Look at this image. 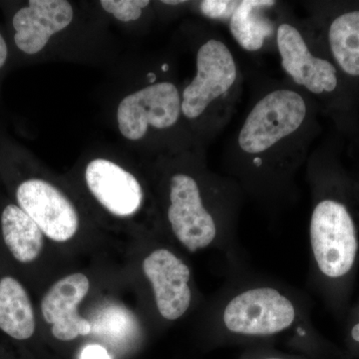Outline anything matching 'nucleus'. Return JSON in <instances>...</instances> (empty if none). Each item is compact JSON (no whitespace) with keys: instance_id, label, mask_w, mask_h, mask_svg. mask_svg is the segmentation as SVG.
<instances>
[{"instance_id":"3","label":"nucleus","mask_w":359,"mask_h":359,"mask_svg":"<svg viewBox=\"0 0 359 359\" xmlns=\"http://www.w3.org/2000/svg\"><path fill=\"white\" fill-rule=\"evenodd\" d=\"M212 313V341L222 346L271 344L314 359H346L314 327L311 301L266 276L237 275L224 283Z\"/></svg>"},{"instance_id":"11","label":"nucleus","mask_w":359,"mask_h":359,"mask_svg":"<svg viewBox=\"0 0 359 359\" xmlns=\"http://www.w3.org/2000/svg\"><path fill=\"white\" fill-rule=\"evenodd\" d=\"M90 283L83 273L61 278L47 290L40 304L42 318L51 325V332L61 341H70L91 332L89 320L81 318L78 306L88 294Z\"/></svg>"},{"instance_id":"12","label":"nucleus","mask_w":359,"mask_h":359,"mask_svg":"<svg viewBox=\"0 0 359 359\" xmlns=\"http://www.w3.org/2000/svg\"><path fill=\"white\" fill-rule=\"evenodd\" d=\"M85 180L92 195L111 214L129 217L140 209L144 200L141 184L112 161L102 158L91 161Z\"/></svg>"},{"instance_id":"17","label":"nucleus","mask_w":359,"mask_h":359,"mask_svg":"<svg viewBox=\"0 0 359 359\" xmlns=\"http://www.w3.org/2000/svg\"><path fill=\"white\" fill-rule=\"evenodd\" d=\"M104 11L112 14L118 20L128 22L139 20L142 11L150 4L149 0H102Z\"/></svg>"},{"instance_id":"1","label":"nucleus","mask_w":359,"mask_h":359,"mask_svg":"<svg viewBox=\"0 0 359 359\" xmlns=\"http://www.w3.org/2000/svg\"><path fill=\"white\" fill-rule=\"evenodd\" d=\"M320 105L290 87L259 97L233 140L231 172L245 195L269 209L294 197V176L320 133Z\"/></svg>"},{"instance_id":"25","label":"nucleus","mask_w":359,"mask_h":359,"mask_svg":"<svg viewBox=\"0 0 359 359\" xmlns=\"http://www.w3.org/2000/svg\"><path fill=\"white\" fill-rule=\"evenodd\" d=\"M0 359H1V358H0Z\"/></svg>"},{"instance_id":"7","label":"nucleus","mask_w":359,"mask_h":359,"mask_svg":"<svg viewBox=\"0 0 359 359\" xmlns=\"http://www.w3.org/2000/svg\"><path fill=\"white\" fill-rule=\"evenodd\" d=\"M181 115V93L172 82L163 81L125 97L118 107L117 120L123 136L136 141L145 136L149 127L172 128Z\"/></svg>"},{"instance_id":"13","label":"nucleus","mask_w":359,"mask_h":359,"mask_svg":"<svg viewBox=\"0 0 359 359\" xmlns=\"http://www.w3.org/2000/svg\"><path fill=\"white\" fill-rule=\"evenodd\" d=\"M73 20L66 0H30L13 16L14 41L20 50L33 55L46 46L52 35L65 29Z\"/></svg>"},{"instance_id":"22","label":"nucleus","mask_w":359,"mask_h":359,"mask_svg":"<svg viewBox=\"0 0 359 359\" xmlns=\"http://www.w3.org/2000/svg\"><path fill=\"white\" fill-rule=\"evenodd\" d=\"M8 50H7V45L2 35L0 34V68L6 65Z\"/></svg>"},{"instance_id":"20","label":"nucleus","mask_w":359,"mask_h":359,"mask_svg":"<svg viewBox=\"0 0 359 359\" xmlns=\"http://www.w3.org/2000/svg\"><path fill=\"white\" fill-rule=\"evenodd\" d=\"M240 1L236 0H205L199 4L200 11L212 20H230Z\"/></svg>"},{"instance_id":"21","label":"nucleus","mask_w":359,"mask_h":359,"mask_svg":"<svg viewBox=\"0 0 359 359\" xmlns=\"http://www.w3.org/2000/svg\"><path fill=\"white\" fill-rule=\"evenodd\" d=\"M81 359H111L110 354L99 344H90L82 351Z\"/></svg>"},{"instance_id":"9","label":"nucleus","mask_w":359,"mask_h":359,"mask_svg":"<svg viewBox=\"0 0 359 359\" xmlns=\"http://www.w3.org/2000/svg\"><path fill=\"white\" fill-rule=\"evenodd\" d=\"M314 26L332 61L359 95V2L320 4Z\"/></svg>"},{"instance_id":"4","label":"nucleus","mask_w":359,"mask_h":359,"mask_svg":"<svg viewBox=\"0 0 359 359\" xmlns=\"http://www.w3.org/2000/svg\"><path fill=\"white\" fill-rule=\"evenodd\" d=\"M245 194L230 177H214L205 187L187 172L168 182L167 221L175 238L188 252L221 250L233 269L242 266L238 222Z\"/></svg>"},{"instance_id":"8","label":"nucleus","mask_w":359,"mask_h":359,"mask_svg":"<svg viewBox=\"0 0 359 359\" xmlns=\"http://www.w3.org/2000/svg\"><path fill=\"white\" fill-rule=\"evenodd\" d=\"M142 269L161 318L172 323L185 316L194 297L192 271L186 262L173 250L161 247L143 259Z\"/></svg>"},{"instance_id":"23","label":"nucleus","mask_w":359,"mask_h":359,"mask_svg":"<svg viewBox=\"0 0 359 359\" xmlns=\"http://www.w3.org/2000/svg\"><path fill=\"white\" fill-rule=\"evenodd\" d=\"M186 1L180 0V1H162V4H167V6H178V4H185Z\"/></svg>"},{"instance_id":"24","label":"nucleus","mask_w":359,"mask_h":359,"mask_svg":"<svg viewBox=\"0 0 359 359\" xmlns=\"http://www.w3.org/2000/svg\"><path fill=\"white\" fill-rule=\"evenodd\" d=\"M354 173L356 174V176H358V178L359 180V168L358 170H355V171H354Z\"/></svg>"},{"instance_id":"19","label":"nucleus","mask_w":359,"mask_h":359,"mask_svg":"<svg viewBox=\"0 0 359 359\" xmlns=\"http://www.w3.org/2000/svg\"><path fill=\"white\" fill-rule=\"evenodd\" d=\"M238 359H314L304 354L282 349L271 344L247 346Z\"/></svg>"},{"instance_id":"14","label":"nucleus","mask_w":359,"mask_h":359,"mask_svg":"<svg viewBox=\"0 0 359 359\" xmlns=\"http://www.w3.org/2000/svg\"><path fill=\"white\" fill-rule=\"evenodd\" d=\"M0 332L18 342L29 341L36 332L29 292L8 273L0 275Z\"/></svg>"},{"instance_id":"10","label":"nucleus","mask_w":359,"mask_h":359,"mask_svg":"<svg viewBox=\"0 0 359 359\" xmlns=\"http://www.w3.org/2000/svg\"><path fill=\"white\" fill-rule=\"evenodd\" d=\"M18 205L55 242H67L79 228V217L69 199L42 179L21 182L15 191Z\"/></svg>"},{"instance_id":"5","label":"nucleus","mask_w":359,"mask_h":359,"mask_svg":"<svg viewBox=\"0 0 359 359\" xmlns=\"http://www.w3.org/2000/svg\"><path fill=\"white\" fill-rule=\"evenodd\" d=\"M276 45L285 74L318 99L340 133L359 146V95L332 61L316 26L304 35L283 21L276 27Z\"/></svg>"},{"instance_id":"2","label":"nucleus","mask_w":359,"mask_h":359,"mask_svg":"<svg viewBox=\"0 0 359 359\" xmlns=\"http://www.w3.org/2000/svg\"><path fill=\"white\" fill-rule=\"evenodd\" d=\"M309 285L325 308L344 320L359 268V180L332 141L309 162Z\"/></svg>"},{"instance_id":"18","label":"nucleus","mask_w":359,"mask_h":359,"mask_svg":"<svg viewBox=\"0 0 359 359\" xmlns=\"http://www.w3.org/2000/svg\"><path fill=\"white\" fill-rule=\"evenodd\" d=\"M344 351L346 359H359V302L349 308L344 318Z\"/></svg>"},{"instance_id":"16","label":"nucleus","mask_w":359,"mask_h":359,"mask_svg":"<svg viewBox=\"0 0 359 359\" xmlns=\"http://www.w3.org/2000/svg\"><path fill=\"white\" fill-rule=\"evenodd\" d=\"M276 6L271 0H242L229 20L231 36L244 50L261 51L269 40L275 39V21L269 11Z\"/></svg>"},{"instance_id":"15","label":"nucleus","mask_w":359,"mask_h":359,"mask_svg":"<svg viewBox=\"0 0 359 359\" xmlns=\"http://www.w3.org/2000/svg\"><path fill=\"white\" fill-rule=\"evenodd\" d=\"M2 242L15 263L28 266L41 256L44 233L20 207L8 204L0 215Z\"/></svg>"},{"instance_id":"6","label":"nucleus","mask_w":359,"mask_h":359,"mask_svg":"<svg viewBox=\"0 0 359 359\" xmlns=\"http://www.w3.org/2000/svg\"><path fill=\"white\" fill-rule=\"evenodd\" d=\"M195 77L181 94L182 115L191 121L211 111L230 114L241 84V73L230 47L219 39L201 45L196 58Z\"/></svg>"}]
</instances>
